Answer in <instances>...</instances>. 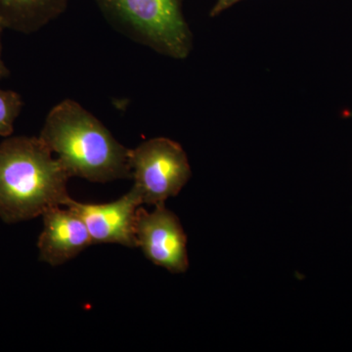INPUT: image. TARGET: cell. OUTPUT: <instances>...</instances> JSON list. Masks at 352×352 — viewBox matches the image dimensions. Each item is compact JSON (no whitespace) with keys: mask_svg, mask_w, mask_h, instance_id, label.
Segmentation results:
<instances>
[{"mask_svg":"<svg viewBox=\"0 0 352 352\" xmlns=\"http://www.w3.org/2000/svg\"><path fill=\"white\" fill-rule=\"evenodd\" d=\"M39 138L15 136L0 144V219L18 223L65 206L69 176Z\"/></svg>","mask_w":352,"mask_h":352,"instance_id":"obj_2","label":"cell"},{"mask_svg":"<svg viewBox=\"0 0 352 352\" xmlns=\"http://www.w3.org/2000/svg\"><path fill=\"white\" fill-rule=\"evenodd\" d=\"M22 97L12 90L0 88V136L9 138L14 131V124L23 108Z\"/></svg>","mask_w":352,"mask_h":352,"instance_id":"obj_9","label":"cell"},{"mask_svg":"<svg viewBox=\"0 0 352 352\" xmlns=\"http://www.w3.org/2000/svg\"><path fill=\"white\" fill-rule=\"evenodd\" d=\"M239 1L240 0H217V3L214 4V8L212 9V12H210V16L214 17V16L219 15V14L230 8L231 6Z\"/></svg>","mask_w":352,"mask_h":352,"instance_id":"obj_10","label":"cell"},{"mask_svg":"<svg viewBox=\"0 0 352 352\" xmlns=\"http://www.w3.org/2000/svg\"><path fill=\"white\" fill-rule=\"evenodd\" d=\"M147 212L141 206L136 214L138 248L151 263L171 273H184L189 267L187 237L179 219L164 205Z\"/></svg>","mask_w":352,"mask_h":352,"instance_id":"obj_5","label":"cell"},{"mask_svg":"<svg viewBox=\"0 0 352 352\" xmlns=\"http://www.w3.org/2000/svg\"><path fill=\"white\" fill-rule=\"evenodd\" d=\"M69 0H0V22L6 29L31 34L66 11Z\"/></svg>","mask_w":352,"mask_h":352,"instance_id":"obj_8","label":"cell"},{"mask_svg":"<svg viewBox=\"0 0 352 352\" xmlns=\"http://www.w3.org/2000/svg\"><path fill=\"white\" fill-rule=\"evenodd\" d=\"M43 219V229L38 241L39 261L61 265L94 245L82 217L71 208H51Z\"/></svg>","mask_w":352,"mask_h":352,"instance_id":"obj_7","label":"cell"},{"mask_svg":"<svg viewBox=\"0 0 352 352\" xmlns=\"http://www.w3.org/2000/svg\"><path fill=\"white\" fill-rule=\"evenodd\" d=\"M6 28L2 25V23L0 22V80L2 78H6V76H9V69H7L6 64H4L3 60H2L1 52H2V44H1V36L2 32H3Z\"/></svg>","mask_w":352,"mask_h":352,"instance_id":"obj_11","label":"cell"},{"mask_svg":"<svg viewBox=\"0 0 352 352\" xmlns=\"http://www.w3.org/2000/svg\"><path fill=\"white\" fill-rule=\"evenodd\" d=\"M101 12L127 38L160 54L185 59L193 36L182 0H94Z\"/></svg>","mask_w":352,"mask_h":352,"instance_id":"obj_3","label":"cell"},{"mask_svg":"<svg viewBox=\"0 0 352 352\" xmlns=\"http://www.w3.org/2000/svg\"><path fill=\"white\" fill-rule=\"evenodd\" d=\"M69 177L107 183L132 178L129 149L78 102L66 99L51 109L38 136Z\"/></svg>","mask_w":352,"mask_h":352,"instance_id":"obj_1","label":"cell"},{"mask_svg":"<svg viewBox=\"0 0 352 352\" xmlns=\"http://www.w3.org/2000/svg\"><path fill=\"white\" fill-rule=\"evenodd\" d=\"M142 205V198L134 187L111 203H80L69 198L65 204L82 217L94 245L118 244L132 249L138 248L136 214Z\"/></svg>","mask_w":352,"mask_h":352,"instance_id":"obj_6","label":"cell"},{"mask_svg":"<svg viewBox=\"0 0 352 352\" xmlns=\"http://www.w3.org/2000/svg\"><path fill=\"white\" fill-rule=\"evenodd\" d=\"M133 187L147 205H164L177 196L192 175L188 157L179 143L157 138L129 151Z\"/></svg>","mask_w":352,"mask_h":352,"instance_id":"obj_4","label":"cell"}]
</instances>
